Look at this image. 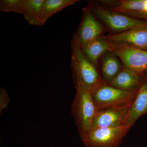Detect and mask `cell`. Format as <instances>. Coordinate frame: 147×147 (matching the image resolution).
<instances>
[{
	"instance_id": "obj_18",
	"label": "cell",
	"mask_w": 147,
	"mask_h": 147,
	"mask_svg": "<svg viewBox=\"0 0 147 147\" xmlns=\"http://www.w3.org/2000/svg\"><path fill=\"white\" fill-rule=\"evenodd\" d=\"M134 16H137L138 18L147 19V13H138V14H135Z\"/></svg>"
},
{
	"instance_id": "obj_12",
	"label": "cell",
	"mask_w": 147,
	"mask_h": 147,
	"mask_svg": "<svg viewBox=\"0 0 147 147\" xmlns=\"http://www.w3.org/2000/svg\"><path fill=\"white\" fill-rule=\"evenodd\" d=\"M44 0H24L21 14L30 25L42 26V6Z\"/></svg>"
},
{
	"instance_id": "obj_3",
	"label": "cell",
	"mask_w": 147,
	"mask_h": 147,
	"mask_svg": "<svg viewBox=\"0 0 147 147\" xmlns=\"http://www.w3.org/2000/svg\"><path fill=\"white\" fill-rule=\"evenodd\" d=\"M138 90H121L105 82L90 93L96 109L100 110L108 108H130Z\"/></svg>"
},
{
	"instance_id": "obj_6",
	"label": "cell",
	"mask_w": 147,
	"mask_h": 147,
	"mask_svg": "<svg viewBox=\"0 0 147 147\" xmlns=\"http://www.w3.org/2000/svg\"><path fill=\"white\" fill-rule=\"evenodd\" d=\"M95 16L100 19L113 31L121 32L147 25V20L129 17L107 8L96 7L88 8Z\"/></svg>"
},
{
	"instance_id": "obj_9",
	"label": "cell",
	"mask_w": 147,
	"mask_h": 147,
	"mask_svg": "<svg viewBox=\"0 0 147 147\" xmlns=\"http://www.w3.org/2000/svg\"><path fill=\"white\" fill-rule=\"evenodd\" d=\"M102 25L88 8L84 9L82 22L76 34L81 46L100 38L103 32Z\"/></svg>"
},
{
	"instance_id": "obj_8",
	"label": "cell",
	"mask_w": 147,
	"mask_h": 147,
	"mask_svg": "<svg viewBox=\"0 0 147 147\" xmlns=\"http://www.w3.org/2000/svg\"><path fill=\"white\" fill-rule=\"evenodd\" d=\"M130 108H108L97 110L92 129L113 127L125 125Z\"/></svg>"
},
{
	"instance_id": "obj_13",
	"label": "cell",
	"mask_w": 147,
	"mask_h": 147,
	"mask_svg": "<svg viewBox=\"0 0 147 147\" xmlns=\"http://www.w3.org/2000/svg\"><path fill=\"white\" fill-rule=\"evenodd\" d=\"M85 57L96 67L100 58L108 52V42L103 38H98L81 46Z\"/></svg>"
},
{
	"instance_id": "obj_14",
	"label": "cell",
	"mask_w": 147,
	"mask_h": 147,
	"mask_svg": "<svg viewBox=\"0 0 147 147\" xmlns=\"http://www.w3.org/2000/svg\"><path fill=\"white\" fill-rule=\"evenodd\" d=\"M122 68L116 56L111 53L106 54L102 59L101 67L102 79L106 83L110 84Z\"/></svg>"
},
{
	"instance_id": "obj_15",
	"label": "cell",
	"mask_w": 147,
	"mask_h": 147,
	"mask_svg": "<svg viewBox=\"0 0 147 147\" xmlns=\"http://www.w3.org/2000/svg\"><path fill=\"white\" fill-rule=\"evenodd\" d=\"M79 1L78 0H44L41 17L42 26L53 15Z\"/></svg>"
},
{
	"instance_id": "obj_5",
	"label": "cell",
	"mask_w": 147,
	"mask_h": 147,
	"mask_svg": "<svg viewBox=\"0 0 147 147\" xmlns=\"http://www.w3.org/2000/svg\"><path fill=\"white\" fill-rule=\"evenodd\" d=\"M132 127L123 125L92 129L82 141L86 147H117Z\"/></svg>"
},
{
	"instance_id": "obj_4",
	"label": "cell",
	"mask_w": 147,
	"mask_h": 147,
	"mask_svg": "<svg viewBox=\"0 0 147 147\" xmlns=\"http://www.w3.org/2000/svg\"><path fill=\"white\" fill-rule=\"evenodd\" d=\"M106 41L108 52L119 58L124 67L144 76L147 70V51L123 43Z\"/></svg>"
},
{
	"instance_id": "obj_17",
	"label": "cell",
	"mask_w": 147,
	"mask_h": 147,
	"mask_svg": "<svg viewBox=\"0 0 147 147\" xmlns=\"http://www.w3.org/2000/svg\"><path fill=\"white\" fill-rule=\"evenodd\" d=\"M9 99L8 93L5 89L1 88L0 90V114L1 115L3 111L7 108L9 103Z\"/></svg>"
},
{
	"instance_id": "obj_7",
	"label": "cell",
	"mask_w": 147,
	"mask_h": 147,
	"mask_svg": "<svg viewBox=\"0 0 147 147\" xmlns=\"http://www.w3.org/2000/svg\"><path fill=\"white\" fill-rule=\"evenodd\" d=\"M102 38L110 42L123 43L147 51V25Z\"/></svg>"
},
{
	"instance_id": "obj_10",
	"label": "cell",
	"mask_w": 147,
	"mask_h": 147,
	"mask_svg": "<svg viewBox=\"0 0 147 147\" xmlns=\"http://www.w3.org/2000/svg\"><path fill=\"white\" fill-rule=\"evenodd\" d=\"M147 113V78L145 75L142 86L129 111L125 124L133 126L139 118Z\"/></svg>"
},
{
	"instance_id": "obj_2",
	"label": "cell",
	"mask_w": 147,
	"mask_h": 147,
	"mask_svg": "<svg viewBox=\"0 0 147 147\" xmlns=\"http://www.w3.org/2000/svg\"><path fill=\"white\" fill-rule=\"evenodd\" d=\"M76 89L71 112L82 141L92 129L97 110L89 91L81 87Z\"/></svg>"
},
{
	"instance_id": "obj_11",
	"label": "cell",
	"mask_w": 147,
	"mask_h": 147,
	"mask_svg": "<svg viewBox=\"0 0 147 147\" xmlns=\"http://www.w3.org/2000/svg\"><path fill=\"white\" fill-rule=\"evenodd\" d=\"M144 76H142L135 71L123 67L109 84L121 90H137L142 86Z\"/></svg>"
},
{
	"instance_id": "obj_16",
	"label": "cell",
	"mask_w": 147,
	"mask_h": 147,
	"mask_svg": "<svg viewBox=\"0 0 147 147\" xmlns=\"http://www.w3.org/2000/svg\"><path fill=\"white\" fill-rule=\"evenodd\" d=\"M24 0H1L0 10L2 12L21 14Z\"/></svg>"
},
{
	"instance_id": "obj_20",
	"label": "cell",
	"mask_w": 147,
	"mask_h": 147,
	"mask_svg": "<svg viewBox=\"0 0 147 147\" xmlns=\"http://www.w3.org/2000/svg\"></svg>"
},
{
	"instance_id": "obj_1",
	"label": "cell",
	"mask_w": 147,
	"mask_h": 147,
	"mask_svg": "<svg viewBox=\"0 0 147 147\" xmlns=\"http://www.w3.org/2000/svg\"><path fill=\"white\" fill-rule=\"evenodd\" d=\"M71 68L75 87H81L91 92L105 81L96 67L85 57L76 34L71 41Z\"/></svg>"
},
{
	"instance_id": "obj_19",
	"label": "cell",
	"mask_w": 147,
	"mask_h": 147,
	"mask_svg": "<svg viewBox=\"0 0 147 147\" xmlns=\"http://www.w3.org/2000/svg\"><path fill=\"white\" fill-rule=\"evenodd\" d=\"M145 75L146 76V77L147 78V70L146 71V73L145 74Z\"/></svg>"
}]
</instances>
